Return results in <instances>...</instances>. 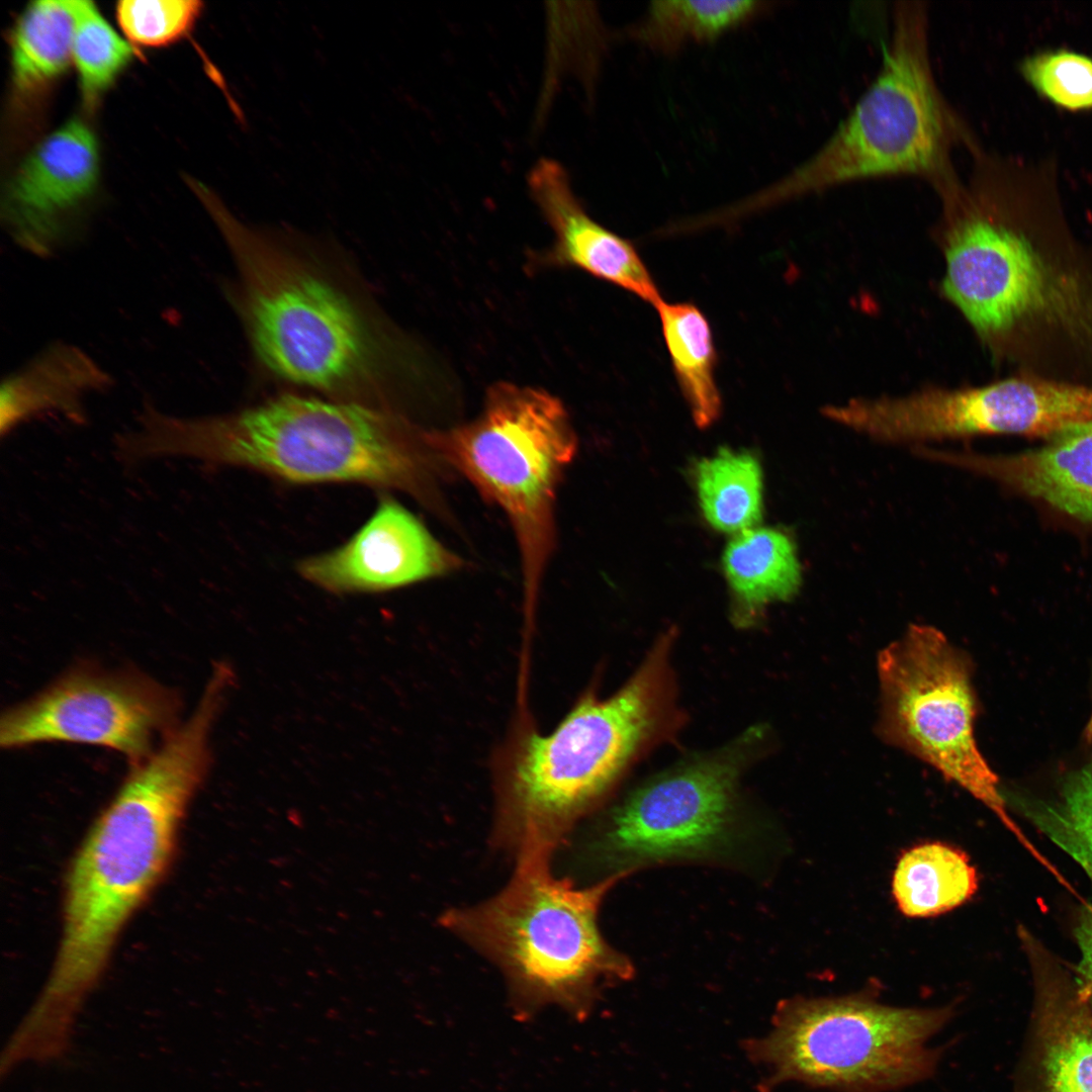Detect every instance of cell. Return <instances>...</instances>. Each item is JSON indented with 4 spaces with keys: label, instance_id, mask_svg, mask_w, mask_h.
<instances>
[{
    "label": "cell",
    "instance_id": "6da1fadb",
    "mask_svg": "<svg viewBox=\"0 0 1092 1092\" xmlns=\"http://www.w3.org/2000/svg\"><path fill=\"white\" fill-rule=\"evenodd\" d=\"M216 716L197 707L145 759L130 765L69 866L56 960L24 1017L36 1038L70 1040L88 994L124 926L166 875L186 812L211 764Z\"/></svg>",
    "mask_w": 1092,
    "mask_h": 1092
},
{
    "label": "cell",
    "instance_id": "7a4b0ae2",
    "mask_svg": "<svg viewBox=\"0 0 1092 1092\" xmlns=\"http://www.w3.org/2000/svg\"><path fill=\"white\" fill-rule=\"evenodd\" d=\"M163 447L291 482H356L436 503L441 462L429 431L385 405L283 394L234 413L174 417Z\"/></svg>",
    "mask_w": 1092,
    "mask_h": 1092
},
{
    "label": "cell",
    "instance_id": "3957f363",
    "mask_svg": "<svg viewBox=\"0 0 1092 1092\" xmlns=\"http://www.w3.org/2000/svg\"><path fill=\"white\" fill-rule=\"evenodd\" d=\"M198 196L238 272V302L260 361L337 399L383 405L397 351L349 294L314 266L241 222L208 189Z\"/></svg>",
    "mask_w": 1092,
    "mask_h": 1092
},
{
    "label": "cell",
    "instance_id": "277c9868",
    "mask_svg": "<svg viewBox=\"0 0 1092 1092\" xmlns=\"http://www.w3.org/2000/svg\"><path fill=\"white\" fill-rule=\"evenodd\" d=\"M880 70L826 142L775 183L721 209L730 224L803 196L847 183L900 176L933 189L959 178L952 155L975 147L938 87L924 2L896 3Z\"/></svg>",
    "mask_w": 1092,
    "mask_h": 1092
},
{
    "label": "cell",
    "instance_id": "5b68a950",
    "mask_svg": "<svg viewBox=\"0 0 1092 1092\" xmlns=\"http://www.w3.org/2000/svg\"><path fill=\"white\" fill-rule=\"evenodd\" d=\"M672 642L670 634L658 639L617 693L584 698L553 732L523 742L499 793L498 841L515 852L554 851L638 757L674 733Z\"/></svg>",
    "mask_w": 1092,
    "mask_h": 1092
},
{
    "label": "cell",
    "instance_id": "8992f818",
    "mask_svg": "<svg viewBox=\"0 0 1092 1092\" xmlns=\"http://www.w3.org/2000/svg\"><path fill=\"white\" fill-rule=\"evenodd\" d=\"M552 853L544 848L517 852L515 871L499 892L477 905L451 909L440 920L498 968L518 1020L549 1006L582 1020L601 988L631 972L598 924L601 902L616 878L575 887L552 873Z\"/></svg>",
    "mask_w": 1092,
    "mask_h": 1092
},
{
    "label": "cell",
    "instance_id": "52a82bcc",
    "mask_svg": "<svg viewBox=\"0 0 1092 1092\" xmlns=\"http://www.w3.org/2000/svg\"><path fill=\"white\" fill-rule=\"evenodd\" d=\"M999 192L983 161L937 192L944 297L996 354L1038 325L1083 332L1092 305L1082 278L1040 249Z\"/></svg>",
    "mask_w": 1092,
    "mask_h": 1092
},
{
    "label": "cell",
    "instance_id": "ba28073f",
    "mask_svg": "<svg viewBox=\"0 0 1092 1092\" xmlns=\"http://www.w3.org/2000/svg\"><path fill=\"white\" fill-rule=\"evenodd\" d=\"M438 459L459 471L508 517L520 551L528 600L537 593L556 542L558 484L576 436L558 398L502 382L473 421L429 431Z\"/></svg>",
    "mask_w": 1092,
    "mask_h": 1092
},
{
    "label": "cell",
    "instance_id": "9c48e42d",
    "mask_svg": "<svg viewBox=\"0 0 1092 1092\" xmlns=\"http://www.w3.org/2000/svg\"><path fill=\"white\" fill-rule=\"evenodd\" d=\"M952 1005L916 1008L874 993L795 998L755 1050L778 1081L833 1092H889L929 1078L939 1052L928 1045L953 1017Z\"/></svg>",
    "mask_w": 1092,
    "mask_h": 1092
},
{
    "label": "cell",
    "instance_id": "30bf717a",
    "mask_svg": "<svg viewBox=\"0 0 1092 1092\" xmlns=\"http://www.w3.org/2000/svg\"><path fill=\"white\" fill-rule=\"evenodd\" d=\"M882 739L927 762L1016 831L975 738L972 664L938 630L911 625L878 658Z\"/></svg>",
    "mask_w": 1092,
    "mask_h": 1092
},
{
    "label": "cell",
    "instance_id": "8fae6325",
    "mask_svg": "<svg viewBox=\"0 0 1092 1092\" xmlns=\"http://www.w3.org/2000/svg\"><path fill=\"white\" fill-rule=\"evenodd\" d=\"M177 692L144 672L79 664L1 716L0 745L100 746L131 764L148 757L181 722Z\"/></svg>",
    "mask_w": 1092,
    "mask_h": 1092
},
{
    "label": "cell",
    "instance_id": "7c38bea8",
    "mask_svg": "<svg viewBox=\"0 0 1092 1092\" xmlns=\"http://www.w3.org/2000/svg\"><path fill=\"white\" fill-rule=\"evenodd\" d=\"M746 742L635 792L614 814L601 851L614 867L696 853L727 833Z\"/></svg>",
    "mask_w": 1092,
    "mask_h": 1092
},
{
    "label": "cell",
    "instance_id": "4fadbf2b",
    "mask_svg": "<svg viewBox=\"0 0 1092 1092\" xmlns=\"http://www.w3.org/2000/svg\"><path fill=\"white\" fill-rule=\"evenodd\" d=\"M98 147L92 131L71 120L47 136L16 172L2 203V220L23 252L52 259L82 237L79 215L93 193Z\"/></svg>",
    "mask_w": 1092,
    "mask_h": 1092
},
{
    "label": "cell",
    "instance_id": "5bb4252c",
    "mask_svg": "<svg viewBox=\"0 0 1092 1092\" xmlns=\"http://www.w3.org/2000/svg\"><path fill=\"white\" fill-rule=\"evenodd\" d=\"M461 559L407 509L382 498L344 545L299 562V573L334 594L380 593L448 574Z\"/></svg>",
    "mask_w": 1092,
    "mask_h": 1092
},
{
    "label": "cell",
    "instance_id": "9a60e30c",
    "mask_svg": "<svg viewBox=\"0 0 1092 1092\" xmlns=\"http://www.w3.org/2000/svg\"><path fill=\"white\" fill-rule=\"evenodd\" d=\"M528 184L555 236L553 247L542 258L544 264L579 268L654 306L662 300L634 246L587 214L558 162L538 161Z\"/></svg>",
    "mask_w": 1092,
    "mask_h": 1092
},
{
    "label": "cell",
    "instance_id": "2e32d148",
    "mask_svg": "<svg viewBox=\"0 0 1092 1092\" xmlns=\"http://www.w3.org/2000/svg\"><path fill=\"white\" fill-rule=\"evenodd\" d=\"M925 459L992 478L1092 525V419L1069 426L1035 449L981 454L917 446Z\"/></svg>",
    "mask_w": 1092,
    "mask_h": 1092
},
{
    "label": "cell",
    "instance_id": "e0dca14e",
    "mask_svg": "<svg viewBox=\"0 0 1092 1092\" xmlns=\"http://www.w3.org/2000/svg\"><path fill=\"white\" fill-rule=\"evenodd\" d=\"M112 374L80 346L54 340L2 378L0 433L43 415L87 422L86 397L113 387Z\"/></svg>",
    "mask_w": 1092,
    "mask_h": 1092
},
{
    "label": "cell",
    "instance_id": "ac0fdd59",
    "mask_svg": "<svg viewBox=\"0 0 1092 1092\" xmlns=\"http://www.w3.org/2000/svg\"><path fill=\"white\" fill-rule=\"evenodd\" d=\"M1024 945L1041 1015L1042 1092H1092V1018L1066 973L1031 936Z\"/></svg>",
    "mask_w": 1092,
    "mask_h": 1092
},
{
    "label": "cell",
    "instance_id": "d6986e66",
    "mask_svg": "<svg viewBox=\"0 0 1092 1092\" xmlns=\"http://www.w3.org/2000/svg\"><path fill=\"white\" fill-rule=\"evenodd\" d=\"M722 564L738 626L752 624L769 604L793 599L801 586L796 544L781 529L739 532L726 547Z\"/></svg>",
    "mask_w": 1092,
    "mask_h": 1092
},
{
    "label": "cell",
    "instance_id": "ffe728a7",
    "mask_svg": "<svg viewBox=\"0 0 1092 1092\" xmlns=\"http://www.w3.org/2000/svg\"><path fill=\"white\" fill-rule=\"evenodd\" d=\"M978 876L968 855L941 842H926L905 851L892 879L899 910L909 917H931L969 901Z\"/></svg>",
    "mask_w": 1092,
    "mask_h": 1092
},
{
    "label": "cell",
    "instance_id": "44dd1931",
    "mask_svg": "<svg viewBox=\"0 0 1092 1092\" xmlns=\"http://www.w3.org/2000/svg\"><path fill=\"white\" fill-rule=\"evenodd\" d=\"M767 7V2L752 0H656L629 34L655 53L671 55L688 44L713 42L750 23Z\"/></svg>",
    "mask_w": 1092,
    "mask_h": 1092
},
{
    "label": "cell",
    "instance_id": "7402d4cb",
    "mask_svg": "<svg viewBox=\"0 0 1092 1092\" xmlns=\"http://www.w3.org/2000/svg\"><path fill=\"white\" fill-rule=\"evenodd\" d=\"M655 307L679 388L696 425L708 428L721 413L710 325L703 312L690 302L661 300Z\"/></svg>",
    "mask_w": 1092,
    "mask_h": 1092
},
{
    "label": "cell",
    "instance_id": "603a6c76",
    "mask_svg": "<svg viewBox=\"0 0 1092 1092\" xmlns=\"http://www.w3.org/2000/svg\"><path fill=\"white\" fill-rule=\"evenodd\" d=\"M76 0L31 2L12 33L13 79L23 91L38 89L59 77L73 59Z\"/></svg>",
    "mask_w": 1092,
    "mask_h": 1092
},
{
    "label": "cell",
    "instance_id": "cb8c5ba5",
    "mask_svg": "<svg viewBox=\"0 0 1092 1092\" xmlns=\"http://www.w3.org/2000/svg\"><path fill=\"white\" fill-rule=\"evenodd\" d=\"M696 485L706 520L719 531L739 533L761 517V468L748 452L721 449L703 459L697 465Z\"/></svg>",
    "mask_w": 1092,
    "mask_h": 1092
},
{
    "label": "cell",
    "instance_id": "d4e9b609",
    "mask_svg": "<svg viewBox=\"0 0 1092 1092\" xmlns=\"http://www.w3.org/2000/svg\"><path fill=\"white\" fill-rule=\"evenodd\" d=\"M1015 804L1092 879V751L1060 779L1051 801L1015 797Z\"/></svg>",
    "mask_w": 1092,
    "mask_h": 1092
},
{
    "label": "cell",
    "instance_id": "484cf974",
    "mask_svg": "<svg viewBox=\"0 0 1092 1092\" xmlns=\"http://www.w3.org/2000/svg\"><path fill=\"white\" fill-rule=\"evenodd\" d=\"M133 56L132 47L116 33L93 2L76 0L73 61L87 104L97 101Z\"/></svg>",
    "mask_w": 1092,
    "mask_h": 1092
},
{
    "label": "cell",
    "instance_id": "4316f807",
    "mask_svg": "<svg viewBox=\"0 0 1092 1092\" xmlns=\"http://www.w3.org/2000/svg\"><path fill=\"white\" fill-rule=\"evenodd\" d=\"M1025 81L1052 104L1069 111L1092 110V58L1056 49L1035 53L1020 64Z\"/></svg>",
    "mask_w": 1092,
    "mask_h": 1092
},
{
    "label": "cell",
    "instance_id": "83f0119b",
    "mask_svg": "<svg viewBox=\"0 0 1092 1092\" xmlns=\"http://www.w3.org/2000/svg\"><path fill=\"white\" fill-rule=\"evenodd\" d=\"M202 10L195 0H123L116 18L127 38L142 47H160L184 36Z\"/></svg>",
    "mask_w": 1092,
    "mask_h": 1092
},
{
    "label": "cell",
    "instance_id": "f1b7e54d",
    "mask_svg": "<svg viewBox=\"0 0 1092 1092\" xmlns=\"http://www.w3.org/2000/svg\"><path fill=\"white\" fill-rule=\"evenodd\" d=\"M1075 932L1081 951L1077 967L1078 990L1092 1005V902L1084 907Z\"/></svg>",
    "mask_w": 1092,
    "mask_h": 1092
}]
</instances>
